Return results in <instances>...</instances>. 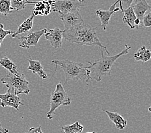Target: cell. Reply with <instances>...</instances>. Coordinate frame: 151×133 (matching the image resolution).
Returning <instances> with one entry per match:
<instances>
[{"label":"cell","mask_w":151,"mask_h":133,"mask_svg":"<svg viewBox=\"0 0 151 133\" xmlns=\"http://www.w3.org/2000/svg\"><path fill=\"white\" fill-rule=\"evenodd\" d=\"M96 27L83 23L70 29L64 30L63 36L66 41L79 46H98L105 49L106 53L109 55L106 47L100 42L96 33Z\"/></svg>","instance_id":"cell-1"},{"label":"cell","mask_w":151,"mask_h":133,"mask_svg":"<svg viewBox=\"0 0 151 133\" xmlns=\"http://www.w3.org/2000/svg\"><path fill=\"white\" fill-rule=\"evenodd\" d=\"M131 49V46L125 45V49L121 51V53H118V55L110 56H104L102 50L100 49V53H101L100 58L95 60L94 63L88 62L89 66L85 67L86 69L88 70L89 80L99 82L102 80L103 75L110 76L113 65L116 60L120 56L128 54L129 50Z\"/></svg>","instance_id":"cell-2"},{"label":"cell","mask_w":151,"mask_h":133,"mask_svg":"<svg viewBox=\"0 0 151 133\" xmlns=\"http://www.w3.org/2000/svg\"><path fill=\"white\" fill-rule=\"evenodd\" d=\"M52 63L55 64L56 67L59 66L63 70L66 75V83L70 80L74 81L81 80L87 85H88L87 82L89 80L88 70L86 69L83 63L68 60H53Z\"/></svg>","instance_id":"cell-3"},{"label":"cell","mask_w":151,"mask_h":133,"mask_svg":"<svg viewBox=\"0 0 151 133\" xmlns=\"http://www.w3.org/2000/svg\"><path fill=\"white\" fill-rule=\"evenodd\" d=\"M71 104V100L68 95L61 83L56 85L55 90L52 92L50 99V108L47 113V118L49 120L53 119V115L55 110L60 106H69Z\"/></svg>","instance_id":"cell-4"},{"label":"cell","mask_w":151,"mask_h":133,"mask_svg":"<svg viewBox=\"0 0 151 133\" xmlns=\"http://www.w3.org/2000/svg\"><path fill=\"white\" fill-rule=\"evenodd\" d=\"M1 81L7 88L13 89L17 95L23 93L28 95L30 91L28 88L29 82L26 80L24 74L14 75L10 73L3 77Z\"/></svg>","instance_id":"cell-5"},{"label":"cell","mask_w":151,"mask_h":133,"mask_svg":"<svg viewBox=\"0 0 151 133\" xmlns=\"http://www.w3.org/2000/svg\"><path fill=\"white\" fill-rule=\"evenodd\" d=\"M85 0H55L53 4L52 12L66 14L79 10L84 6Z\"/></svg>","instance_id":"cell-6"},{"label":"cell","mask_w":151,"mask_h":133,"mask_svg":"<svg viewBox=\"0 0 151 133\" xmlns=\"http://www.w3.org/2000/svg\"><path fill=\"white\" fill-rule=\"evenodd\" d=\"M46 32H47V30L44 28V29L41 30L35 31L25 35L16 37L18 38V39L21 41L19 46L25 49H29L30 47L32 46H37L41 36L45 35Z\"/></svg>","instance_id":"cell-7"},{"label":"cell","mask_w":151,"mask_h":133,"mask_svg":"<svg viewBox=\"0 0 151 133\" xmlns=\"http://www.w3.org/2000/svg\"><path fill=\"white\" fill-rule=\"evenodd\" d=\"M0 106L3 107H11L18 111L19 105H24V104L21 102L20 98L16 94L14 90L11 88H8L5 94H0Z\"/></svg>","instance_id":"cell-8"},{"label":"cell","mask_w":151,"mask_h":133,"mask_svg":"<svg viewBox=\"0 0 151 133\" xmlns=\"http://www.w3.org/2000/svg\"><path fill=\"white\" fill-rule=\"evenodd\" d=\"M60 19L63 21L64 30L70 29L84 23L83 19L79 13V10L70 12L66 14H59Z\"/></svg>","instance_id":"cell-9"},{"label":"cell","mask_w":151,"mask_h":133,"mask_svg":"<svg viewBox=\"0 0 151 133\" xmlns=\"http://www.w3.org/2000/svg\"><path fill=\"white\" fill-rule=\"evenodd\" d=\"M118 3V1L114 3L111 6L108 10H103L102 9H99L96 10V16L99 17L100 20L101 21V26L102 27L103 30H106L107 25L109 24L110 19L113 14L115 12H116L120 10V8H115L116 6Z\"/></svg>","instance_id":"cell-10"},{"label":"cell","mask_w":151,"mask_h":133,"mask_svg":"<svg viewBox=\"0 0 151 133\" xmlns=\"http://www.w3.org/2000/svg\"><path fill=\"white\" fill-rule=\"evenodd\" d=\"M54 1L55 0H41L37 1L32 14L35 16L48 15L52 12L53 4Z\"/></svg>","instance_id":"cell-11"},{"label":"cell","mask_w":151,"mask_h":133,"mask_svg":"<svg viewBox=\"0 0 151 133\" xmlns=\"http://www.w3.org/2000/svg\"><path fill=\"white\" fill-rule=\"evenodd\" d=\"M45 38L53 48H59L63 44V31L56 26L53 30H47V32L45 33Z\"/></svg>","instance_id":"cell-12"},{"label":"cell","mask_w":151,"mask_h":133,"mask_svg":"<svg viewBox=\"0 0 151 133\" xmlns=\"http://www.w3.org/2000/svg\"><path fill=\"white\" fill-rule=\"evenodd\" d=\"M132 8L136 18L139 19L142 23V19L145 16V13L150 10V6L146 0H135V4Z\"/></svg>","instance_id":"cell-13"},{"label":"cell","mask_w":151,"mask_h":133,"mask_svg":"<svg viewBox=\"0 0 151 133\" xmlns=\"http://www.w3.org/2000/svg\"><path fill=\"white\" fill-rule=\"evenodd\" d=\"M103 111H104V112L107 115V116H108L110 120L113 122L118 129L122 130V129H124L127 126V120H125L124 118L118 113L111 112V111L106 110H103Z\"/></svg>","instance_id":"cell-14"},{"label":"cell","mask_w":151,"mask_h":133,"mask_svg":"<svg viewBox=\"0 0 151 133\" xmlns=\"http://www.w3.org/2000/svg\"><path fill=\"white\" fill-rule=\"evenodd\" d=\"M34 17L35 16L32 14L29 17L27 18L22 24L19 25L17 31H14V33L12 35V37L13 38H16L19 35L27 33V32L31 30L32 27H33V21Z\"/></svg>","instance_id":"cell-15"},{"label":"cell","mask_w":151,"mask_h":133,"mask_svg":"<svg viewBox=\"0 0 151 133\" xmlns=\"http://www.w3.org/2000/svg\"><path fill=\"white\" fill-rule=\"evenodd\" d=\"M27 60L29 62V66L28 67V69L32 70L34 74H37L39 77L43 79V80H46L48 78L47 75H46L40 62L38 60H32L31 58Z\"/></svg>","instance_id":"cell-16"},{"label":"cell","mask_w":151,"mask_h":133,"mask_svg":"<svg viewBox=\"0 0 151 133\" xmlns=\"http://www.w3.org/2000/svg\"><path fill=\"white\" fill-rule=\"evenodd\" d=\"M122 12L124 14L123 19H122L123 23L128 24V26L131 29H135L136 26L134 24V21L136 19V16L134 11H133L132 7L130 6L126 9L123 10Z\"/></svg>","instance_id":"cell-17"},{"label":"cell","mask_w":151,"mask_h":133,"mask_svg":"<svg viewBox=\"0 0 151 133\" xmlns=\"http://www.w3.org/2000/svg\"><path fill=\"white\" fill-rule=\"evenodd\" d=\"M134 58L138 62H148L151 58V52L149 49H146L145 46H142L138 51L134 54Z\"/></svg>","instance_id":"cell-18"},{"label":"cell","mask_w":151,"mask_h":133,"mask_svg":"<svg viewBox=\"0 0 151 133\" xmlns=\"http://www.w3.org/2000/svg\"><path fill=\"white\" fill-rule=\"evenodd\" d=\"M0 65L8 70L10 74L14 75H19L20 73L17 70V66L8 57L5 56L0 60Z\"/></svg>","instance_id":"cell-19"},{"label":"cell","mask_w":151,"mask_h":133,"mask_svg":"<svg viewBox=\"0 0 151 133\" xmlns=\"http://www.w3.org/2000/svg\"><path fill=\"white\" fill-rule=\"evenodd\" d=\"M10 9L13 12L19 11L24 9L28 4H35L37 1H30L28 0H10Z\"/></svg>","instance_id":"cell-20"},{"label":"cell","mask_w":151,"mask_h":133,"mask_svg":"<svg viewBox=\"0 0 151 133\" xmlns=\"http://www.w3.org/2000/svg\"><path fill=\"white\" fill-rule=\"evenodd\" d=\"M61 129L64 131V133H80L83 131L84 127L77 121L71 125H64Z\"/></svg>","instance_id":"cell-21"},{"label":"cell","mask_w":151,"mask_h":133,"mask_svg":"<svg viewBox=\"0 0 151 133\" xmlns=\"http://www.w3.org/2000/svg\"><path fill=\"white\" fill-rule=\"evenodd\" d=\"M13 12L10 9V0H0V14L3 16H7Z\"/></svg>","instance_id":"cell-22"},{"label":"cell","mask_w":151,"mask_h":133,"mask_svg":"<svg viewBox=\"0 0 151 133\" xmlns=\"http://www.w3.org/2000/svg\"><path fill=\"white\" fill-rule=\"evenodd\" d=\"M14 33V31L13 30H4V28H3V24H0V46H1L2 42L7 35H12Z\"/></svg>","instance_id":"cell-23"},{"label":"cell","mask_w":151,"mask_h":133,"mask_svg":"<svg viewBox=\"0 0 151 133\" xmlns=\"http://www.w3.org/2000/svg\"><path fill=\"white\" fill-rule=\"evenodd\" d=\"M118 3H120V10L121 12L124 9H126L129 7L131 6V5L132 3V2L135 1V0H118Z\"/></svg>","instance_id":"cell-24"},{"label":"cell","mask_w":151,"mask_h":133,"mask_svg":"<svg viewBox=\"0 0 151 133\" xmlns=\"http://www.w3.org/2000/svg\"><path fill=\"white\" fill-rule=\"evenodd\" d=\"M142 23L145 27L151 26V12L143 16L142 19Z\"/></svg>","instance_id":"cell-25"},{"label":"cell","mask_w":151,"mask_h":133,"mask_svg":"<svg viewBox=\"0 0 151 133\" xmlns=\"http://www.w3.org/2000/svg\"><path fill=\"white\" fill-rule=\"evenodd\" d=\"M24 133H44L41 130V126L37 127H31L29 130Z\"/></svg>","instance_id":"cell-26"},{"label":"cell","mask_w":151,"mask_h":133,"mask_svg":"<svg viewBox=\"0 0 151 133\" xmlns=\"http://www.w3.org/2000/svg\"><path fill=\"white\" fill-rule=\"evenodd\" d=\"M8 132H9L8 129L3 128L1 126V123H0V133H8Z\"/></svg>","instance_id":"cell-27"},{"label":"cell","mask_w":151,"mask_h":133,"mask_svg":"<svg viewBox=\"0 0 151 133\" xmlns=\"http://www.w3.org/2000/svg\"><path fill=\"white\" fill-rule=\"evenodd\" d=\"M86 133H96V132L93 131V132H86Z\"/></svg>","instance_id":"cell-28"}]
</instances>
